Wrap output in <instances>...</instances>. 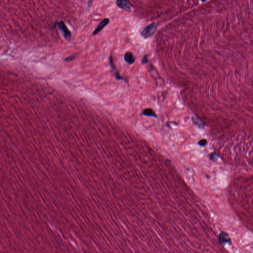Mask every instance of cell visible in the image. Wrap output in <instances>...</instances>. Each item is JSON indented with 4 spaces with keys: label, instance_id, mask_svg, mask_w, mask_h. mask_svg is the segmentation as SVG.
<instances>
[{
    "label": "cell",
    "instance_id": "cell-8",
    "mask_svg": "<svg viewBox=\"0 0 253 253\" xmlns=\"http://www.w3.org/2000/svg\"><path fill=\"white\" fill-rule=\"evenodd\" d=\"M143 114L145 115V116H147L155 117H156L155 112L152 109H149V108L145 109L143 112Z\"/></svg>",
    "mask_w": 253,
    "mask_h": 253
},
{
    "label": "cell",
    "instance_id": "cell-3",
    "mask_svg": "<svg viewBox=\"0 0 253 253\" xmlns=\"http://www.w3.org/2000/svg\"><path fill=\"white\" fill-rule=\"evenodd\" d=\"M58 27L60 30L63 32L65 39H66L67 41H70L71 38V33L68 29V28H67L64 22L62 21L59 22L58 24Z\"/></svg>",
    "mask_w": 253,
    "mask_h": 253
},
{
    "label": "cell",
    "instance_id": "cell-13",
    "mask_svg": "<svg viewBox=\"0 0 253 253\" xmlns=\"http://www.w3.org/2000/svg\"><path fill=\"white\" fill-rule=\"evenodd\" d=\"M148 61V59L147 56H144L142 58L141 62L142 63H147Z\"/></svg>",
    "mask_w": 253,
    "mask_h": 253
},
{
    "label": "cell",
    "instance_id": "cell-7",
    "mask_svg": "<svg viewBox=\"0 0 253 253\" xmlns=\"http://www.w3.org/2000/svg\"><path fill=\"white\" fill-rule=\"evenodd\" d=\"M125 60L129 64H132L135 62V58L131 52H127L124 56Z\"/></svg>",
    "mask_w": 253,
    "mask_h": 253
},
{
    "label": "cell",
    "instance_id": "cell-6",
    "mask_svg": "<svg viewBox=\"0 0 253 253\" xmlns=\"http://www.w3.org/2000/svg\"><path fill=\"white\" fill-rule=\"evenodd\" d=\"M109 63H110L111 68L113 69V71H114L115 72V78H116V80H125L124 78L122 77L121 76H120V75L119 74L118 71H117L116 68V67L115 66L112 56H110L109 57Z\"/></svg>",
    "mask_w": 253,
    "mask_h": 253
},
{
    "label": "cell",
    "instance_id": "cell-9",
    "mask_svg": "<svg viewBox=\"0 0 253 253\" xmlns=\"http://www.w3.org/2000/svg\"><path fill=\"white\" fill-rule=\"evenodd\" d=\"M192 120L194 123L197 125L199 127L203 128L204 127V124L203 122H202L201 120L197 117H193Z\"/></svg>",
    "mask_w": 253,
    "mask_h": 253
},
{
    "label": "cell",
    "instance_id": "cell-1",
    "mask_svg": "<svg viewBox=\"0 0 253 253\" xmlns=\"http://www.w3.org/2000/svg\"><path fill=\"white\" fill-rule=\"evenodd\" d=\"M157 24L152 23L143 28L141 32V35L144 39H147L153 35L157 29Z\"/></svg>",
    "mask_w": 253,
    "mask_h": 253
},
{
    "label": "cell",
    "instance_id": "cell-11",
    "mask_svg": "<svg viewBox=\"0 0 253 253\" xmlns=\"http://www.w3.org/2000/svg\"><path fill=\"white\" fill-rule=\"evenodd\" d=\"M218 157V154L215 153H211V155H210V159L213 160V161H215V160H217Z\"/></svg>",
    "mask_w": 253,
    "mask_h": 253
},
{
    "label": "cell",
    "instance_id": "cell-5",
    "mask_svg": "<svg viewBox=\"0 0 253 253\" xmlns=\"http://www.w3.org/2000/svg\"><path fill=\"white\" fill-rule=\"evenodd\" d=\"M109 19H104V20L102 21V22H100V24H98V27H96L94 32H93V34L95 35H96L97 34H98V33H100V32L107 25V24L109 23Z\"/></svg>",
    "mask_w": 253,
    "mask_h": 253
},
{
    "label": "cell",
    "instance_id": "cell-4",
    "mask_svg": "<svg viewBox=\"0 0 253 253\" xmlns=\"http://www.w3.org/2000/svg\"><path fill=\"white\" fill-rule=\"evenodd\" d=\"M117 6L121 9L126 11H130L131 9V6L129 2L124 0H118L116 1Z\"/></svg>",
    "mask_w": 253,
    "mask_h": 253
},
{
    "label": "cell",
    "instance_id": "cell-2",
    "mask_svg": "<svg viewBox=\"0 0 253 253\" xmlns=\"http://www.w3.org/2000/svg\"><path fill=\"white\" fill-rule=\"evenodd\" d=\"M218 240L222 246H225L226 244H231V238L227 233L222 232L218 236Z\"/></svg>",
    "mask_w": 253,
    "mask_h": 253
},
{
    "label": "cell",
    "instance_id": "cell-10",
    "mask_svg": "<svg viewBox=\"0 0 253 253\" xmlns=\"http://www.w3.org/2000/svg\"><path fill=\"white\" fill-rule=\"evenodd\" d=\"M207 143V141L206 139H202L200 140V141L198 142V144L200 146H204L206 145Z\"/></svg>",
    "mask_w": 253,
    "mask_h": 253
},
{
    "label": "cell",
    "instance_id": "cell-12",
    "mask_svg": "<svg viewBox=\"0 0 253 253\" xmlns=\"http://www.w3.org/2000/svg\"><path fill=\"white\" fill-rule=\"evenodd\" d=\"M74 56H68V57H67L65 59V61H66V62H70V61H71L72 60H73V59H74Z\"/></svg>",
    "mask_w": 253,
    "mask_h": 253
}]
</instances>
